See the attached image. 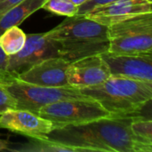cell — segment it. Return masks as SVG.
Segmentation results:
<instances>
[{
  "label": "cell",
  "mask_w": 152,
  "mask_h": 152,
  "mask_svg": "<svg viewBox=\"0 0 152 152\" xmlns=\"http://www.w3.org/2000/svg\"><path fill=\"white\" fill-rule=\"evenodd\" d=\"M136 116H112L83 125L55 127L46 138L76 152H151L152 144L140 140L131 131V121Z\"/></svg>",
  "instance_id": "cell-1"
},
{
  "label": "cell",
  "mask_w": 152,
  "mask_h": 152,
  "mask_svg": "<svg viewBox=\"0 0 152 152\" xmlns=\"http://www.w3.org/2000/svg\"><path fill=\"white\" fill-rule=\"evenodd\" d=\"M59 46V57L69 62L99 55L109 50L108 26L84 15L67 17L53 29L44 33Z\"/></svg>",
  "instance_id": "cell-2"
},
{
  "label": "cell",
  "mask_w": 152,
  "mask_h": 152,
  "mask_svg": "<svg viewBox=\"0 0 152 152\" xmlns=\"http://www.w3.org/2000/svg\"><path fill=\"white\" fill-rule=\"evenodd\" d=\"M79 90L98 102L113 117L140 115L152 98V83L114 76L99 85Z\"/></svg>",
  "instance_id": "cell-3"
},
{
  "label": "cell",
  "mask_w": 152,
  "mask_h": 152,
  "mask_svg": "<svg viewBox=\"0 0 152 152\" xmlns=\"http://www.w3.org/2000/svg\"><path fill=\"white\" fill-rule=\"evenodd\" d=\"M108 39L110 53L152 55V12L108 26Z\"/></svg>",
  "instance_id": "cell-4"
},
{
  "label": "cell",
  "mask_w": 152,
  "mask_h": 152,
  "mask_svg": "<svg viewBox=\"0 0 152 152\" xmlns=\"http://www.w3.org/2000/svg\"><path fill=\"white\" fill-rule=\"evenodd\" d=\"M16 101V109L27 110L36 113L42 107L62 100L90 99L77 87L43 86L26 83L16 77L1 81Z\"/></svg>",
  "instance_id": "cell-5"
},
{
  "label": "cell",
  "mask_w": 152,
  "mask_h": 152,
  "mask_svg": "<svg viewBox=\"0 0 152 152\" xmlns=\"http://www.w3.org/2000/svg\"><path fill=\"white\" fill-rule=\"evenodd\" d=\"M36 113L53 122L56 127L78 126L112 117L108 110L92 98L59 101L42 107Z\"/></svg>",
  "instance_id": "cell-6"
},
{
  "label": "cell",
  "mask_w": 152,
  "mask_h": 152,
  "mask_svg": "<svg viewBox=\"0 0 152 152\" xmlns=\"http://www.w3.org/2000/svg\"><path fill=\"white\" fill-rule=\"evenodd\" d=\"M51 57H59L57 43L47 38L44 33L28 34L23 48L19 53L8 56L6 69L12 77H16L32 65Z\"/></svg>",
  "instance_id": "cell-7"
},
{
  "label": "cell",
  "mask_w": 152,
  "mask_h": 152,
  "mask_svg": "<svg viewBox=\"0 0 152 152\" xmlns=\"http://www.w3.org/2000/svg\"><path fill=\"white\" fill-rule=\"evenodd\" d=\"M55 125L27 110L12 109L0 114V128L28 138H46Z\"/></svg>",
  "instance_id": "cell-8"
},
{
  "label": "cell",
  "mask_w": 152,
  "mask_h": 152,
  "mask_svg": "<svg viewBox=\"0 0 152 152\" xmlns=\"http://www.w3.org/2000/svg\"><path fill=\"white\" fill-rule=\"evenodd\" d=\"M70 62L61 57H51L38 61L16 76L26 83L43 86H69L67 71Z\"/></svg>",
  "instance_id": "cell-9"
},
{
  "label": "cell",
  "mask_w": 152,
  "mask_h": 152,
  "mask_svg": "<svg viewBox=\"0 0 152 152\" xmlns=\"http://www.w3.org/2000/svg\"><path fill=\"white\" fill-rule=\"evenodd\" d=\"M101 56L111 76L152 83V55L114 54L106 52Z\"/></svg>",
  "instance_id": "cell-10"
},
{
  "label": "cell",
  "mask_w": 152,
  "mask_h": 152,
  "mask_svg": "<svg viewBox=\"0 0 152 152\" xmlns=\"http://www.w3.org/2000/svg\"><path fill=\"white\" fill-rule=\"evenodd\" d=\"M151 12V0H118L95 7L85 13L84 16L110 26L137 15Z\"/></svg>",
  "instance_id": "cell-11"
},
{
  "label": "cell",
  "mask_w": 152,
  "mask_h": 152,
  "mask_svg": "<svg viewBox=\"0 0 152 152\" xmlns=\"http://www.w3.org/2000/svg\"><path fill=\"white\" fill-rule=\"evenodd\" d=\"M110 76V69L101 54L70 62L67 71L69 85L77 88L99 85Z\"/></svg>",
  "instance_id": "cell-12"
},
{
  "label": "cell",
  "mask_w": 152,
  "mask_h": 152,
  "mask_svg": "<svg viewBox=\"0 0 152 152\" xmlns=\"http://www.w3.org/2000/svg\"><path fill=\"white\" fill-rule=\"evenodd\" d=\"M45 0H22L0 17V35L12 26H19L29 15L40 9Z\"/></svg>",
  "instance_id": "cell-13"
},
{
  "label": "cell",
  "mask_w": 152,
  "mask_h": 152,
  "mask_svg": "<svg viewBox=\"0 0 152 152\" xmlns=\"http://www.w3.org/2000/svg\"><path fill=\"white\" fill-rule=\"evenodd\" d=\"M26 39L27 34L19 26H12L0 35V48L7 56L13 55L23 48Z\"/></svg>",
  "instance_id": "cell-14"
},
{
  "label": "cell",
  "mask_w": 152,
  "mask_h": 152,
  "mask_svg": "<svg viewBox=\"0 0 152 152\" xmlns=\"http://www.w3.org/2000/svg\"><path fill=\"white\" fill-rule=\"evenodd\" d=\"M16 151L31 152H76V151L62 143L51 141L47 138H31L30 141L23 144Z\"/></svg>",
  "instance_id": "cell-15"
},
{
  "label": "cell",
  "mask_w": 152,
  "mask_h": 152,
  "mask_svg": "<svg viewBox=\"0 0 152 152\" xmlns=\"http://www.w3.org/2000/svg\"><path fill=\"white\" fill-rule=\"evenodd\" d=\"M41 8L52 13L66 17L77 14V6L70 0H45Z\"/></svg>",
  "instance_id": "cell-16"
},
{
  "label": "cell",
  "mask_w": 152,
  "mask_h": 152,
  "mask_svg": "<svg viewBox=\"0 0 152 152\" xmlns=\"http://www.w3.org/2000/svg\"><path fill=\"white\" fill-rule=\"evenodd\" d=\"M132 133L140 140L152 144V121L141 115L133 118L130 124Z\"/></svg>",
  "instance_id": "cell-17"
},
{
  "label": "cell",
  "mask_w": 152,
  "mask_h": 152,
  "mask_svg": "<svg viewBox=\"0 0 152 152\" xmlns=\"http://www.w3.org/2000/svg\"><path fill=\"white\" fill-rule=\"evenodd\" d=\"M17 103L13 96L9 93L5 86L0 83V114L12 109H16Z\"/></svg>",
  "instance_id": "cell-18"
},
{
  "label": "cell",
  "mask_w": 152,
  "mask_h": 152,
  "mask_svg": "<svg viewBox=\"0 0 152 152\" xmlns=\"http://www.w3.org/2000/svg\"><path fill=\"white\" fill-rule=\"evenodd\" d=\"M115 1H118V0H87L86 3L77 6V15H84L85 13H86L87 12L91 11L92 9H94L95 7L105 5V4L113 3Z\"/></svg>",
  "instance_id": "cell-19"
},
{
  "label": "cell",
  "mask_w": 152,
  "mask_h": 152,
  "mask_svg": "<svg viewBox=\"0 0 152 152\" xmlns=\"http://www.w3.org/2000/svg\"><path fill=\"white\" fill-rule=\"evenodd\" d=\"M7 58H8V56L0 48V82L12 77L6 69Z\"/></svg>",
  "instance_id": "cell-20"
},
{
  "label": "cell",
  "mask_w": 152,
  "mask_h": 152,
  "mask_svg": "<svg viewBox=\"0 0 152 152\" xmlns=\"http://www.w3.org/2000/svg\"><path fill=\"white\" fill-rule=\"evenodd\" d=\"M22 0H0V17Z\"/></svg>",
  "instance_id": "cell-21"
},
{
  "label": "cell",
  "mask_w": 152,
  "mask_h": 152,
  "mask_svg": "<svg viewBox=\"0 0 152 152\" xmlns=\"http://www.w3.org/2000/svg\"><path fill=\"white\" fill-rule=\"evenodd\" d=\"M4 150H8V144L5 142L0 140V151H4Z\"/></svg>",
  "instance_id": "cell-22"
},
{
  "label": "cell",
  "mask_w": 152,
  "mask_h": 152,
  "mask_svg": "<svg viewBox=\"0 0 152 152\" xmlns=\"http://www.w3.org/2000/svg\"><path fill=\"white\" fill-rule=\"evenodd\" d=\"M75 5H77V6H79V5H81L82 4H84V3H86L87 0H70Z\"/></svg>",
  "instance_id": "cell-23"
}]
</instances>
